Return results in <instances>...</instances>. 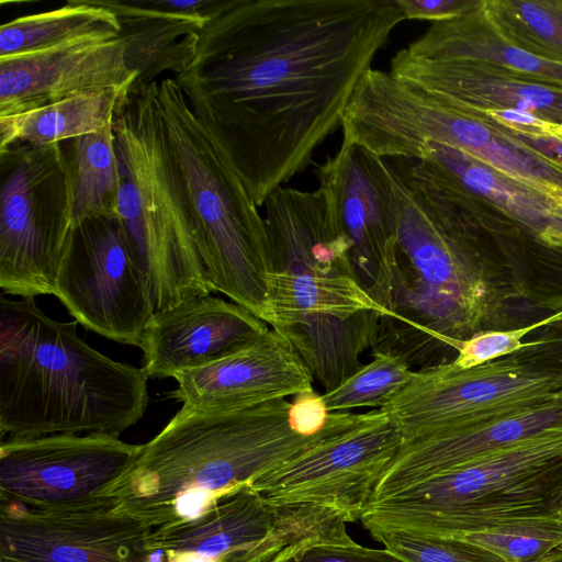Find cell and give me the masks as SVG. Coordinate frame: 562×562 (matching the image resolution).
Listing matches in <instances>:
<instances>
[{
    "label": "cell",
    "instance_id": "obj_13",
    "mask_svg": "<svg viewBox=\"0 0 562 562\" xmlns=\"http://www.w3.org/2000/svg\"><path fill=\"white\" fill-rule=\"evenodd\" d=\"M403 442L387 413L373 409L349 429L256 477L250 486L271 504L323 505L353 522Z\"/></svg>",
    "mask_w": 562,
    "mask_h": 562
},
{
    "label": "cell",
    "instance_id": "obj_39",
    "mask_svg": "<svg viewBox=\"0 0 562 562\" xmlns=\"http://www.w3.org/2000/svg\"><path fill=\"white\" fill-rule=\"evenodd\" d=\"M559 131H560V135H561V138H562V124L560 125Z\"/></svg>",
    "mask_w": 562,
    "mask_h": 562
},
{
    "label": "cell",
    "instance_id": "obj_8",
    "mask_svg": "<svg viewBox=\"0 0 562 562\" xmlns=\"http://www.w3.org/2000/svg\"><path fill=\"white\" fill-rule=\"evenodd\" d=\"M561 486L562 428H554L370 503L359 520L368 531L458 537L555 514Z\"/></svg>",
    "mask_w": 562,
    "mask_h": 562
},
{
    "label": "cell",
    "instance_id": "obj_5",
    "mask_svg": "<svg viewBox=\"0 0 562 562\" xmlns=\"http://www.w3.org/2000/svg\"><path fill=\"white\" fill-rule=\"evenodd\" d=\"M77 322L47 316L34 297L0 299V434L120 436L145 414L143 368L88 345Z\"/></svg>",
    "mask_w": 562,
    "mask_h": 562
},
{
    "label": "cell",
    "instance_id": "obj_32",
    "mask_svg": "<svg viewBox=\"0 0 562 562\" xmlns=\"http://www.w3.org/2000/svg\"><path fill=\"white\" fill-rule=\"evenodd\" d=\"M273 562H406L387 549L352 544H322L291 551Z\"/></svg>",
    "mask_w": 562,
    "mask_h": 562
},
{
    "label": "cell",
    "instance_id": "obj_26",
    "mask_svg": "<svg viewBox=\"0 0 562 562\" xmlns=\"http://www.w3.org/2000/svg\"><path fill=\"white\" fill-rule=\"evenodd\" d=\"M110 10L93 0H72L47 12L16 18L0 26V57L37 52L70 40L98 34H120Z\"/></svg>",
    "mask_w": 562,
    "mask_h": 562
},
{
    "label": "cell",
    "instance_id": "obj_1",
    "mask_svg": "<svg viewBox=\"0 0 562 562\" xmlns=\"http://www.w3.org/2000/svg\"><path fill=\"white\" fill-rule=\"evenodd\" d=\"M402 21L395 0H218L175 79L258 207L341 127Z\"/></svg>",
    "mask_w": 562,
    "mask_h": 562
},
{
    "label": "cell",
    "instance_id": "obj_40",
    "mask_svg": "<svg viewBox=\"0 0 562 562\" xmlns=\"http://www.w3.org/2000/svg\"><path fill=\"white\" fill-rule=\"evenodd\" d=\"M221 562H223V561H221Z\"/></svg>",
    "mask_w": 562,
    "mask_h": 562
},
{
    "label": "cell",
    "instance_id": "obj_6",
    "mask_svg": "<svg viewBox=\"0 0 562 562\" xmlns=\"http://www.w3.org/2000/svg\"><path fill=\"white\" fill-rule=\"evenodd\" d=\"M117 217L155 311L213 292L168 147L158 81L134 82L115 108Z\"/></svg>",
    "mask_w": 562,
    "mask_h": 562
},
{
    "label": "cell",
    "instance_id": "obj_31",
    "mask_svg": "<svg viewBox=\"0 0 562 562\" xmlns=\"http://www.w3.org/2000/svg\"><path fill=\"white\" fill-rule=\"evenodd\" d=\"M561 318L562 312L529 325L508 329H486L464 340H451L448 346L456 351V357L450 363L459 369H470L509 356L522 347V338Z\"/></svg>",
    "mask_w": 562,
    "mask_h": 562
},
{
    "label": "cell",
    "instance_id": "obj_27",
    "mask_svg": "<svg viewBox=\"0 0 562 562\" xmlns=\"http://www.w3.org/2000/svg\"><path fill=\"white\" fill-rule=\"evenodd\" d=\"M413 370L402 355L375 348L373 359L338 386L322 394L330 413L386 406L409 382Z\"/></svg>",
    "mask_w": 562,
    "mask_h": 562
},
{
    "label": "cell",
    "instance_id": "obj_21",
    "mask_svg": "<svg viewBox=\"0 0 562 562\" xmlns=\"http://www.w3.org/2000/svg\"><path fill=\"white\" fill-rule=\"evenodd\" d=\"M277 513V504L246 484L217 498L193 519L153 529L147 547L150 552L190 551L232 562L269 536Z\"/></svg>",
    "mask_w": 562,
    "mask_h": 562
},
{
    "label": "cell",
    "instance_id": "obj_14",
    "mask_svg": "<svg viewBox=\"0 0 562 562\" xmlns=\"http://www.w3.org/2000/svg\"><path fill=\"white\" fill-rule=\"evenodd\" d=\"M314 171L351 243L360 283L391 317L398 239L383 158L342 138Z\"/></svg>",
    "mask_w": 562,
    "mask_h": 562
},
{
    "label": "cell",
    "instance_id": "obj_16",
    "mask_svg": "<svg viewBox=\"0 0 562 562\" xmlns=\"http://www.w3.org/2000/svg\"><path fill=\"white\" fill-rule=\"evenodd\" d=\"M119 35L80 36L50 48L0 57V116L46 106L91 90L128 89L137 76Z\"/></svg>",
    "mask_w": 562,
    "mask_h": 562
},
{
    "label": "cell",
    "instance_id": "obj_29",
    "mask_svg": "<svg viewBox=\"0 0 562 562\" xmlns=\"http://www.w3.org/2000/svg\"><path fill=\"white\" fill-rule=\"evenodd\" d=\"M509 38L539 56L562 61V1H484Z\"/></svg>",
    "mask_w": 562,
    "mask_h": 562
},
{
    "label": "cell",
    "instance_id": "obj_35",
    "mask_svg": "<svg viewBox=\"0 0 562 562\" xmlns=\"http://www.w3.org/2000/svg\"><path fill=\"white\" fill-rule=\"evenodd\" d=\"M138 2L170 13L209 18L218 0H138Z\"/></svg>",
    "mask_w": 562,
    "mask_h": 562
},
{
    "label": "cell",
    "instance_id": "obj_34",
    "mask_svg": "<svg viewBox=\"0 0 562 562\" xmlns=\"http://www.w3.org/2000/svg\"><path fill=\"white\" fill-rule=\"evenodd\" d=\"M404 20L436 22L451 21L477 9L474 0H395Z\"/></svg>",
    "mask_w": 562,
    "mask_h": 562
},
{
    "label": "cell",
    "instance_id": "obj_25",
    "mask_svg": "<svg viewBox=\"0 0 562 562\" xmlns=\"http://www.w3.org/2000/svg\"><path fill=\"white\" fill-rule=\"evenodd\" d=\"M66 143L71 229L90 217H117L121 175L113 119L102 130Z\"/></svg>",
    "mask_w": 562,
    "mask_h": 562
},
{
    "label": "cell",
    "instance_id": "obj_38",
    "mask_svg": "<svg viewBox=\"0 0 562 562\" xmlns=\"http://www.w3.org/2000/svg\"><path fill=\"white\" fill-rule=\"evenodd\" d=\"M555 512L562 517V486L555 501Z\"/></svg>",
    "mask_w": 562,
    "mask_h": 562
},
{
    "label": "cell",
    "instance_id": "obj_12",
    "mask_svg": "<svg viewBox=\"0 0 562 562\" xmlns=\"http://www.w3.org/2000/svg\"><path fill=\"white\" fill-rule=\"evenodd\" d=\"M54 295L85 328L137 347L156 312L114 216L90 217L70 231Z\"/></svg>",
    "mask_w": 562,
    "mask_h": 562
},
{
    "label": "cell",
    "instance_id": "obj_36",
    "mask_svg": "<svg viewBox=\"0 0 562 562\" xmlns=\"http://www.w3.org/2000/svg\"><path fill=\"white\" fill-rule=\"evenodd\" d=\"M167 562H221L218 559L202 555L200 553L183 551H165Z\"/></svg>",
    "mask_w": 562,
    "mask_h": 562
},
{
    "label": "cell",
    "instance_id": "obj_24",
    "mask_svg": "<svg viewBox=\"0 0 562 562\" xmlns=\"http://www.w3.org/2000/svg\"><path fill=\"white\" fill-rule=\"evenodd\" d=\"M128 89L85 91L20 114L0 116V150L16 143L49 145L102 130Z\"/></svg>",
    "mask_w": 562,
    "mask_h": 562
},
{
    "label": "cell",
    "instance_id": "obj_19",
    "mask_svg": "<svg viewBox=\"0 0 562 562\" xmlns=\"http://www.w3.org/2000/svg\"><path fill=\"white\" fill-rule=\"evenodd\" d=\"M396 78L470 113L516 109L562 124V86L505 69L465 60H431L404 48L391 59Z\"/></svg>",
    "mask_w": 562,
    "mask_h": 562
},
{
    "label": "cell",
    "instance_id": "obj_28",
    "mask_svg": "<svg viewBox=\"0 0 562 562\" xmlns=\"http://www.w3.org/2000/svg\"><path fill=\"white\" fill-rule=\"evenodd\" d=\"M453 538L485 548L506 562H539L562 544V517L555 513L505 519Z\"/></svg>",
    "mask_w": 562,
    "mask_h": 562
},
{
    "label": "cell",
    "instance_id": "obj_37",
    "mask_svg": "<svg viewBox=\"0 0 562 562\" xmlns=\"http://www.w3.org/2000/svg\"><path fill=\"white\" fill-rule=\"evenodd\" d=\"M539 562H562V544L549 552Z\"/></svg>",
    "mask_w": 562,
    "mask_h": 562
},
{
    "label": "cell",
    "instance_id": "obj_2",
    "mask_svg": "<svg viewBox=\"0 0 562 562\" xmlns=\"http://www.w3.org/2000/svg\"><path fill=\"white\" fill-rule=\"evenodd\" d=\"M362 416L336 412L324 431L308 436L286 398L247 407L182 404L101 498L151 529L187 521Z\"/></svg>",
    "mask_w": 562,
    "mask_h": 562
},
{
    "label": "cell",
    "instance_id": "obj_3",
    "mask_svg": "<svg viewBox=\"0 0 562 562\" xmlns=\"http://www.w3.org/2000/svg\"><path fill=\"white\" fill-rule=\"evenodd\" d=\"M262 206L273 258L263 322L329 392L361 367L390 312L360 283L351 243L321 189L282 186Z\"/></svg>",
    "mask_w": 562,
    "mask_h": 562
},
{
    "label": "cell",
    "instance_id": "obj_33",
    "mask_svg": "<svg viewBox=\"0 0 562 562\" xmlns=\"http://www.w3.org/2000/svg\"><path fill=\"white\" fill-rule=\"evenodd\" d=\"M514 353L535 366L562 371V318L531 333Z\"/></svg>",
    "mask_w": 562,
    "mask_h": 562
},
{
    "label": "cell",
    "instance_id": "obj_20",
    "mask_svg": "<svg viewBox=\"0 0 562 562\" xmlns=\"http://www.w3.org/2000/svg\"><path fill=\"white\" fill-rule=\"evenodd\" d=\"M554 428H562V394L501 419L405 441L382 473L370 503Z\"/></svg>",
    "mask_w": 562,
    "mask_h": 562
},
{
    "label": "cell",
    "instance_id": "obj_18",
    "mask_svg": "<svg viewBox=\"0 0 562 562\" xmlns=\"http://www.w3.org/2000/svg\"><path fill=\"white\" fill-rule=\"evenodd\" d=\"M169 396L187 405L256 406L313 390V378L289 339L268 329L207 366L173 378Z\"/></svg>",
    "mask_w": 562,
    "mask_h": 562
},
{
    "label": "cell",
    "instance_id": "obj_15",
    "mask_svg": "<svg viewBox=\"0 0 562 562\" xmlns=\"http://www.w3.org/2000/svg\"><path fill=\"white\" fill-rule=\"evenodd\" d=\"M151 528L110 507L41 510L1 503L0 562H167Z\"/></svg>",
    "mask_w": 562,
    "mask_h": 562
},
{
    "label": "cell",
    "instance_id": "obj_10",
    "mask_svg": "<svg viewBox=\"0 0 562 562\" xmlns=\"http://www.w3.org/2000/svg\"><path fill=\"white\" fill-rule=\"evenodd\" d=\"M562 394V371L515 353L470 369L450 361L414 371L383 411L404 442L435 432L501 419Z\"/></svg>",
    "mask_w": 562,
    "mask_h": 562
},
{
    "label": "cell",
    "instance_id": "obj_9",
    "mask_svg": "<svg viewBox=\"0 0 562 562\" xmlns=\"http://www.w3.org/2000/svg\"><path fill=\"white\" fill-rule=\"evenodd\" d=\"M0 288L20 297L54 295L71 231L63 143L0 150Z\"/></svg>",
    "mask_w": 562,
    "mask_h": 562
},
{
    "label": "cell",
    "instance_id": "obj_23",
    "mask_svg": "<svg viewBox=\"0 0 562 562\" xmlns=\"http://www.w3.org/2000/svg\"><path fill=\"white\" fill-rule=\"evenodd\" d=\"M404 49L431 60L495 65L562 86V61L531 53L506 36L487 13L484 1L461 18L430 23Z\"/></svg>",
    "mask_w": 562,
    "mask_h": 562
},
{
    "label": "cell",
    "instance_id": "obj_11",
    "mask_svg": "<svg viewBox=\"0 0 562 562\" xmlns=\"http://www.w3.org/2000/svg\"><path fill=\"white\" fill-rule=\"evenodd\" d=\"M140 449L108 434L8 437L0 445L1 503L41 510L112 508L101 493Z\"/></svg>",
    "mask_w": 562,
    "mask_h": 562
},
{
    "label": "cell",
    "instance_id": "obj_7",
    "mask_svg": "<svg viewBox=\"0 0 562 562\" xmlns=\"http://www.w3.org/2000/svg\"><path fill=\"white\" fill-rule=\"evenodd\" d=\"M158 97L210 285L263 321L273 271L265 218L223 144L175 78L158 81Z\"/></svg>",
    "mask_w": 562,
    "mask_h": 562
},
{
    "label": "cell",
    "instance_id": "obj_17",
    "mask_svg": "<svg viewBox=\"0 0 562 562\" xmlns=\"http://www.w3.org/2000/svg\"><path fill=\"white\" fill-rule=\"evenodd\" d=\"M245 307L202 295L155 312L143 335V370L166 379L207 366L268 330Z\"/></svg>",
    "mask_w": 562,
    "mask_h": 562
},
{
    "label": "cell",
    "instance_id": "obj_30",
    "mask_svg": "<svg viewBox=\"0 0 562 562\" xmlns=\"http://www.w3.org/2000/svg\"><path fill=\"white\" fill-rule=\"evenodd\" d=\"M371 537L406 562H506L469 541L401 530H371Z\"/></svg>",
    "mask_w": 562,
    "mask_h": 562
},
{
    "label": "cell",
    "instance_id": "obj_22",
    "mask_svg": "<svg viewBox=\"0 0 562 562\" xmlns=\"http://www.w3.org/2000/svg\"><path fill=\"white\" fill-rule=\"evenodd\" d=\"M93 1L116 16L125 63L137 76L135 82L149 85L165 71L177 77L191 67L209 18L170 13L138 1Z\"/></svg>",
    "mask_w": 562,
    "mask_h": 562
},
{
    "label": "cell",
    "instance_id": "obj_4",
    "mask_svg": "<svg viewBox=\"0 0 562 562\" xmlns=\"http://www.w3.org/2000/svg\"><path fill=\"white\" fill-rule=\"evenodd\" d=\"M383 164L398 247L392 316L381 325L400 326V341L411 346L406 360L430 359L482 330L513 328L508 314L517 303L469 215L406 158Z\"/></svg>",
    "mask_w": 562,
    "mask_h": 562
}]
</instances>
